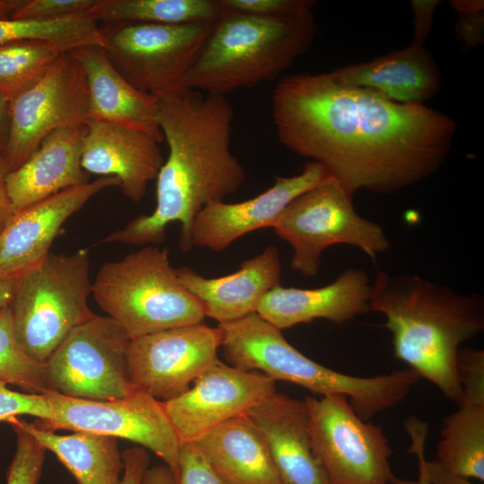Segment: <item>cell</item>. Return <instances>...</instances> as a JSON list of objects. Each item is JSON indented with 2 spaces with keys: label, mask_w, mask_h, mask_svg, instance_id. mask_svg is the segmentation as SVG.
<instances>
[{
  "label": "cell",
  "mask_w": 484,
  "mask_h": 484,
  "mask_svg": "<svg viewBox=\"0 0 484 484\" xmlns=\"http://www.w3.org/2000/svg\"><path fill=\"white\" fill-rule=\"evenodd\" d=\"M410 452H413L419 458V480L413 481L410 480H403L394 476L393 478L392 484H429L422 462V458L424 456V444L421 442L414 444L410 449Z\"/></svg>",
  "instance_id": "44"
},
{
  "label": "cell",
  "mask_w": 484,
  "mask_h": 484,
  "mask_svg": "<svg viewBox=\"0 0 484 484\" xmlns=\"http://www.w3.org/2000/svg\"><path fill=\"white\" fill-rule=\"evenodd\" d=\"M449 4L457 13L484 11V2L482 0H452Z\"/></svg>",
  "instance_id": "45"
},
{
  "label": "cell",
  "mask_w": 484,
  "mask_h": 484,
  "mask_svg": "<svg viewBox=\"0 0 484 484\" xmlns=\"http://www.w3.org/2000/svg\"><path fill=\"white\" fill-rule=\"evenodd\" d=\"M177 484H228L212 468L194 442L183 443Z\"/></svg>",
  "instance_id": "35"
},
{
  "label": "cell",
  "mask_w": 484,
  "mask_h": 484,
  "mask_svg": "<svg viewBox=\"0 0 484 484\" xmlns=\"http://www.w3.org/2000/svg\"><path fill=\"white\" fill-rule=\"evenodd\" d=\"M234 109L226 96L186 89L159 100V124L169 155L157 176L156 206L106 238L108 243L160 245L167 226L180 222L179 247L192 248L194 219L244 184L246 171L230 149Z\"/></svg>",
  "instance_id": "2"
},
{
  "label": "cell",
  "mask_w": 484,
  "mask_h": 484,
  "mask_svg": "<svg viewBox=\"0 0 484 484\" xmlns=\"http://www.w3.org/2000/svg\"><path fill=\"white\" fill-rule=\"evenodd\" d=\"M422 462L429 484H475L455 474L437 459L427 461L423 456Z\"/></svg>",
  "instance_id": "40"
},
{
  "label": "cell",
  "mask_w": 484,
  "mask_h": 484,
  "mask_svg": "<svg viewBox=\"0 0 484 484\" xmlns=\"http://www.w3.org/2000/svg\"><path fill=\"white\" fill-rule=\"evenodd\" d=\"M159 144L141 131L88 119L82 167L88 174L117 177L124 195L139 203L164 163Z\"/></svg>",
  "instance_id": "18"
},
{
  "label": "cell",
  "mask_w": 484,
  "mask_h": 484,
  "mask_svg": "<svg viewBox=\"0 0 484 484\" xmlns=\"http://www.w3.org/2000/svg\"><path fill=\"white\" fill-rule=\"evenodd\" d=\"M329 177L322 165L308 161L291 177L276 176L273 185L260 194L240 203L215 202L194 219L191 243L215 252L228 248L252 231L272 228L287 205Z\"/></svg>",
  "instance_id": "17"
},
{
  "label": "cell",
  "mask_w": 484,
  "mask_h": 484,
  "mask_svg": "<svg viewBox=\"0 0 484 484\" xmlns=\"http://www.w3.org/2000/svg\"><path fill=\"white\" fill-rule=\"evenodd\" d=\"M64 52L39 40L0 44V94L9 100L38 79Z\"/></svg>",
  "instance_id": "30"
},
{
  "label": "cell",
  "mask_w": 484,
  "mask_h": 484,
  "mask_svg": "<svg viewBox=\"0 0 484 484\" xmlns=\"http://www.w3.org/2000/svg\"><path fill=\"white\" fill-rule=\"evenodd\" d=\"M124 472L120 484H141L149 468L150 456L142 446H134L122 452Z\"/></svg>",
  "instance_id": "39"
},
{
  "label": "cell",
  "mask_w": 484,
  "mask_h": 484,
  "mask_svg": "<svg viewBox=\"0 0 484 484\" xmlns=\"http://www.w3.org/2000/svg\"><path fill=\"white\" fill-rule=\"evenodd\" d=\"M212 23H103L104 50L134 88L166 100L181 95L185 78Z\"/></svg>",
  "instance_id": "8"
},
{
  "label": "cell",
  "mask_w": 484,
  "mask_h": 484,
  "mask_svg": "<svg viewBox=\"0 0 484 484\" xmlns=\"http://www.w3.org/2000/svg\"><path fill=\"white\" fill-rule=\"evenodd\" d=\"M439 0H412L413 13V43L425 45L431 31L434 13L440 4Z\"/></svg>",
  "instance_id": "38"
},
{
  "label": "cell",
  "mask_w": 484,
  "mask_h": 484,
  "mask_svg": "<svg viewBox=\"0 0 484 484\" xmlns=\"http://www.w3.org/2000/svg\"><path fill=\"white\" fill-rule=\"evenodd\" d=\"M82 67L89 96V119L116 124L163 141L159 100L130 84L115 68L100 46L69 51Z\"/></svg>",
  "instance_id": "24"
},
{
  "label": "cell",
  "mask_w": 484,
  "mask_h": 484,
  "mask_svg": "<svg viewBox=\"0 0 484 484\" xmlns=\"http://www.w3.org/2000/svg\"><path fill=\"white\" fill-rule=\"evenodd\" d=\"M141 484H175V479L167 465H157L146 470Z\"/></svg>",
  "instance_id": "42"
},
{
  "label": "cell",
  "mask_w": 484,
  "mask_h": 484,
  "mask_svg": "<svg viewBox=\"0 0 484 484\" xmlns=\"http://www.w3.org/2000/svg\"><path fill=\"white\" fill-rule=\"evenodd\" d=\"M303 401L312 446L330 484H392L393 450L381 427L362 419L345 395Z\"/></svg>",
  "instance_id": "9"
},
{
  "label": "cell",
  "mask_w": 484,
  "mask_h": 484,
  "mask_svg": "<svg viewBox=\"0 0 484 484\" xmlns=\"http://www.w3.org/2000/svg\"><path fill=\"white\" fill-rule=\"evenodd\" d=\"M22 40L46 41L66 51L105 45L100 25L90 15L56 20H0V44Z\"/></svg>",
  "instance_id": "29"
},
{
  "label": "cell",
  "mask_w": 484,
  "mask_h": 484,
  "mask_svg": "<svg viewBox=\"0 0 484 484\" xmlns=\"http://www.w3.org/2000/svg\"><path fill=\"white\" fill-rule=\"evenodd\" d=\"M337 82L363 88L383 98L404 104H423L439 91L441 73L432 55L411 42L369 61L329 72Z\"/></svg>",
  "instance_id": "25"
},
{
  "label": "cell",
  "mask_w": 484,
  "mask_h": 484,
  "mask_svg": "<svg viewBox=\"0 0 484 484\" xmlns=\"http://www.w3.org/2000/svg\"><path fill=\"white\" fill-rule=\"evenodd\" d=\"M0 382L28 393L50 391L46 363L33 359L18 340L8 304L0 309Z\"/></svg>",
  "instance_id": "31"
},
{
  "label": "cell",
  "mask_w": 484,
  "mask_h": 484,
  "mask_svg": "<svg viewBox=\"0 0 484 484\" xmlns=\"http://www.w3.org/2000/svg\"><path fill=\"white\" fill-rule=\"evenodd\" d=\"M7 173L0 154V232L14 214L6 188Z\"/></svg>",
  "instance_id": "41"
},
{
  "label": "cell",
  "mask_w": 484,
  "mask_h": 484,
  "mask_svg": "<svg viewBox=\"0 0 484 484\" xmlns=\"http://www.w3.org/2000/svg\"><path fill=\"white\" fill-rule=\"evenodd\" d=\"M221 332L203 323L132 339L127 373L137 390L161 402L172 400L218 359Z\"/></svg>",
  "instance_id": "14"
},
{
  "label": "cell",
  "mask_w": 484,
  "mask_h": 484,
  "mask_svg": "<svg viewBox=\"0 0 484 484\" xmlns=\"http://www.w3.org/2000/svg\"><path fill=\"white\" fill-rule=\"evenodd\" d=\"M16 280L0 279V309L7 305L13 293Z\"/></svg>",
  "instance_id": "46"
},
{
  "label": "cell",
  "mask_w": 484,
  "mask_h": 484,
  "mask_svg": "<svg viewBox=\"0 0 484 484\" xmlns=\"http://www.w3.org/2000/svg\"><path fill=\"white\" fill-rule=\"evenodd\" d=\"M219 0H98L89 15L98 22L212 23Z\"/></svg>",
  "instance_id": "28"
},
{
  "label": "cell",
  "mask_w": 484,
  "mask_h": 484,
  "mask_svg": "<svg viewBox=\"0 0 484 484\" xmlns=\"http://www.w3.org/2000/svg\"><path fill=\"white\" fill-rule=\"evenodd\" d=\"M20 3L21 0H0V20L10 19Z\"/></svg>",
  "instance_id": "47"
},
{
  "label": "cell",
  "mask_w": 484,
  "mask_h": 484,
  "mask_svg": "<svg viewBox=\"0 0 484 484\" xmlns=\"http://www.w3.org/2000/svg\"><path fill=\"white\" fill-rule=\"evenodd\" d=\"M44 394L52 415L48 419H37L34 422L37 427L130 440L159 456L172 471L175 484L177 483L183 442L163 402L137 389L125 397L104 402L71 398L53 391Z\"/></svg>",
  "instance_id": "10"
},
{
  "label": "cell",
  "mask_w": 484,
  "mask_h": 484,
  "mask_svg": "<svg viewBox=\"0 0 484 484\" xmlns=\"http://www.w3.org/2000/svg\"><path fill=\"white\" fill-rule=\"evenodd\" d=\"M85 132L86 125L53 131L20 167L7 173L6 188L14 213L89 182L82 167Z\"/></svg>",
  "instance_id": "23"
},
{
  "label": "cell",
  "mask_w": 484,
  "mask_h": 484,
  "mask_svg": "<svg viewBox=\"0 0 484 484\" xmlns=\"http://www.w3.org/2000/svg\"><path fill=\"white\" fill-rule=\"evenodd\" d=\"M17 436L15 454L6 474V484H39L46 449L24 430L17 418L9 421Z\"/></svg>",
  "instance_id": "32"
},
{
  "label": "cell",
  "mask_w": 484,
  "mask_h": 484,
  "mask_svg": "<svg viewBox=\"0 0 484 484\" xmlns=\"http://www.w3.org/2000/svg\"><path fill=\"white\" fill-rule=\"evenodd\" d=\"M194 443L228 484H281L262 434L246 415L217 426Z\"/></svg>",
  "instance_id": "26"
},
{
  "label": "cell",
  "mask_w": 484,
  "mask_h": 484,
  "mask_svg": "<svg viewBox=\"0 0 484 484\" xmlns=\"http://www.w3.org/2000/svg\"><path fill=\"white\" fill-rule=\"evenodd\" d=\"M246 415L262 434L281 484H330L312 446L304 401L275 391Z\"/></svg>",
  "instance_id": "20"
},
{
  "label": "cell",
  "mask_w": 484,
  "mask_h": 484,
  "mask_svg": "<svg viewBox=\"0 0 484 484\" xmlns=\"http://www.w3.org/2000/svg\"><path fill=\"white\" fill-rule=\"evenodd\" d=\"M119 186L116 177H99L14 213L0 232V279L17 280L38 267L63 224L96 194Z\"/></svg>",
  "instance_id": "16"
},
{
  "label": "cell",
  "mask_w": 484,
  "mask_h": 484,
  "mask_svg": "<svg viewBox=\"0 0 484 484\" xmlns=\"http://www.w3.org/2000/svg\"><path fill=\"white\" fill-rule=\"evenodd\" d=\"M87 249L53 254L16 280L8 303L13 328L25 350L46 363L78 325L94 314L88 306L92 282Z\"/></svg>",
  "instance_id": "6"
},
{
  "label": "cell",
  "mask_w": 484,
  "mask_h": 484,
  "mask_svg": "<svg viewBox=\"0 0 484 484\" xmlns=\"http://www.w3.org/2000/svg\"><path fill=\"white\" fill-rule=\"evenodd\" d=\"M22 415L37 419H49L52 409L46 395L19 393L0 382V422H9Z\"/></svg>",
  "instance_id": "34"
},
{
  "label": "cell",
  "mask_w": 484,
  "mask_h": 484,
  "mask_svg": "<svg viewBox=\"0 0 484 484\" xmlns=\"http://www.w3.org/2000/svg\"><path fill=\"white\" fill-rule=\"evenodd\" d=\"M454 34L463 50H470L484 42V11L457 13Z\"/></svg>",
  "instance_id": "37"
},
{
  "label": "cell",
  "mask_w": 484,
  "mask_h": 484,
  "mask_svg": "<svg viewBox=\"0 0 484 484\" xmlns=\"http://www.w3.org/2000/svg\"><path fill=\"white\" fill-rule=\"evenodd\" d=\"M371 284L359 268L344 271L332 283L317 289H272L255 312L280 330L317 318L344 324L370 311Z\"/></svg>",
  "instance_id": "21"
},
{
  "label": "cell",
  "mask_w": 484,
  "mask_h": 484,
  "mask_svg": "<svg viewBox=\"0 0 484 484\" xmlns=\"http://www.w3.org/2000/svg\"><path fill=\"white\" fill-rule=\"evenodd\" d=\"M272 229L293 249L292 271L305 277L317 274L321 254L330 246H353L372 261L390 248L383 227L359 216L352 196L330 176L291 201Z\"/></svg>",
  "instance_id": "7"
},
{
  "label": "cell",
  "mask_w": 484,
  "mask_h": 484,
  "mask_svg": "<svg viewBox=\"0 0 484 484\" xmlns=\"http://www.w3.org/2000/svg\"><path fill=\"white\" fill-rule=\"evenodd\" d=\"M316 29L314 11L264 16L220 7L185 87L226 96L272 82L309 48Z\"/></svg>",
  "instance_id": "4"
},
{
  "label": "cell",
  "mask_w": 484,
  "mask_h": 484,
  "mask_svg": "<svg viewBox=\"0 0 484 484\" xmlns=\"http://www.w3.org/2000/svg\"><path fill=\"white\" fill-rule=\"evenodd\" d=\"M181 395L164 402L181 441L194 442L217 426L246 415L276 391L275 381L256 371L215 362Z\"/></svg>",
  "instance_id": "15"
},
{
  "label": "cell",
  "mask_w": 484,
  "mask_h": 484,
  "mask_svg": "<svg viewBox=\"0 0 484 484\" xmlns=\"http://www.w3.org/2000/svg\"><path fill=\"white\" fill-rule=\"evenodd\" d=\"M184 287L203 305L205 316L219 324L255 313L260 300L281 283V264L274 246L244 261L238 271L205 278L187 266L175 268Z\"/></svg>",
  "instance_id": "22"
},
{
  "label": "cell",
  "mask_w": 484,
  "mask_h": 484,
  "mask_svg": "<svg viewBox=\"0 0 484 484\" xmlns=\"http://www.w3.org/2000/svg\"><path fill=\"white\" fill-rule=\"evenodd\" d=\"M272 116L279 142L322 165L352 197L360 189L392 194L429 177L457 130L440 111L342 85L329 73L282 78Z\"/></svg>",
  "instance_id": "1"
},
{
  "label": "cell",
  "mask_w": 484,
  "mask_h": 484,
  "mask_svg": "<svg viewBox=\"0 0 484 484\" xmlns=\"http://www.w3.org/2000/svg\"><path fill=\"white\" fill-rule=\"evenodd\" d=\"M219 3L223 9L264 16L303 13L313 11L316 4L313 0H219Z\"/></svg>",
  "instance_id": "36"
},
{
  "label": "cell",
  "mask_w": 484,
  "mask_h": 484,
  "mask_svg": "<svg viewBox=\"0 0 484 484\" xmlns=\"http://www.w3.org/2000/svg\"><path fill=\"white\" fill-rule=\"evenodd\" d=\"M369 307L385 316L393 356L458 404L459 346L484 331L483 297L461 294L418 275L377 271Z\"/></svg>",
  "instance_id": "3"
},
{
  "label": "cell",
  "mask_w": 484,
  "mask_h": 484,
  "mask_svg": "<svg viewBox=\"0 0 484 484\" xmlns=\"http://www.w3.org/2000/svg\"><path fill=\"white\" fill-rule=\"evenodd\" d=\"M456 369L462 398L444 419L436 459L455 474L483 481L484 350H459Z\"/></svg>",
  "instance_id": "19"
},
{
  "label": "cell",
  "mask_w": 484,
  "mask_h": 484,
  "mask_svg": "<svg viewBox=\"0 0 484 484\" xmlns=\"http://www.w3.org/2000/svg\"><path fill=\"white\" fill-rule=\"evenodd\" d=\"M130 337L109 316L93 315L75 327L46 362L50 391L89 401H112L135 388L127 373Z\"/></svg>",
  "instance_id": "11"
},
{
  "label": "cell",
  "mask_w": 484,
  "mask_h": 484,
  "mask_svg": "<svg viewBox=\"0 0 484 484\" xmlns=\"http://www.w3.org/2000/svg\"><path fill=\"white\" fill-rule=\"evenodd\" d=\"M218 326L223 356L235 367L298 385L320 396L353 397L359 390L357 376L310 359L283 337L281 330L256 312Z\"/></svg>",
  "instance_id": "13"
},
{
  "label": "cell",
  "mask_w": 484,
  "mask_h": 484,
  "mask_svg": "<svg viewBox=\"0 0 484 484\" xmlns=\"http://www.w3.org/2000/svg\"><path fill=\"white\" fill-rule=\"evenodd\" d=\"M95 302L130 339L203 323L201 302L172 268L167 248L144 246L103 264L93 281Z\"/></svg>",
  "instance_id": "5"
},
{
  "label": "cell",
  "mask_w": 484,
  "mask_h": 484,
  "mask_svg": "<svg viewBox=\"0 0 484 484\" xmlns=\"http://www.w3.org/2000/svg\"><path fill=\"white\" fill-rule=\"evenodd\" d=\"M17 421L56 456L78 484H120L124 462L117 438L82 431L59 435L19 418Z\"/></svg>",
  "instance_id": "27"
},
{
  "label": "cell",
  "mask_w": 484,
  "mask_h": 484,
  "mask_svg": "<svg viewBox=\"0 0 484 484\" xmlns=\"http://www.w3.org/2000/svg\"><path fill=\"white\" fill-rule=\"evenodd\" d=\"M88 119L84 71L64 52L10 100V134L1 153L7 172L20 167L53 131L85 126Z\"/></svg>",
  "instance_id": "12"
},
{
  "label": "cell",
  "mask_w": 484,
  "mask_h": 484,
  "mask_svg": "<svg viewBox=\"0 0 484 484\" xmlns=\"http://www.w3.org/2000/svg\"><path fill=\"white\" fill-rule=\"evenodd\" d=\"M98 0H21L11 19L56 20L89 15Z\"/></svg>",
  "instance_id": "33"
},
{
  "label": "cell",
  "mask_w": 484,
  "mask_h": 484,
  "mask_svg": "<svg viewBox=\"0 0 484 484\" xmlns=\"http://www.w3.org/2000/svg\"><path fill=\"white\" fill-rule=\"evenodd\" d=\"M10 134V100L0 94V154L4 150Z\"/></svg>",
  "instance_id": "43"
}]
</instances>
